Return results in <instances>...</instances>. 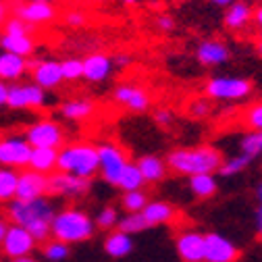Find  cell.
Instances as JSON below:
<instances>
[{"label":"cell","instance_id":"cell-54","mask_svg":"<svg viewBox=\"0 0 262 262\" xmlns=\"http://www.w3.org/2000/svg\"><path fill=\"white\" fill-rule=\"evenodd\" d=\"M90 3H94V0H90Z\"/></svg>","mask_w":262,"mask_h":262},{"label":"cell","instance_id":"cell-22","mask_svg":"<svg viewBox=\"0 0 262 262\" xmlns=\"http://www.w3.org/2000/svg\"><path fill=\"white\" fill-rule=\"evenodd\" d=\"M252 17H254V11L246 0H235L225 13V25L229 29H242Z\"/></svg>","mask_w":262,"mask_h":262},{"label":"cell","instance_id":"cell-32","mask_svg":"<svg viewBox=\"0 0 262 262\" xmlns=\"http://www.w3.org/2000/svg\"><path fill=\"white\" fill-rule=\"evenodd\" d=\"M252 162V156L250 154H239V156H235V158H231V160H227V162H223V167L219 169V173L221 175H237V173H242L248 165Z\"/></svg>","mask_w":262,"mask_h":262},{"label":"cell","instance_id":"cell-34","mask_svg":"<svg viewBox=\"0 0 262 262\" xmlns=\"http://www.w3.org/2000/svg\"><path fill=\"white\" fill-rule=\"evenodd\" d=\"M242 150L244 154H250L252 158L262 152V131H252L242 140Z\"/></svg>","mask_w":262,"mask_h":262},{"label":"cell","instance_id":"cell-1","mask_svg":"<svg viewBox=\"0 0 262 262\" xmlns=\"http://www.w3.org/2000/svg\"><path fill=\"white\" fill-rule=\"evenodd\" d=\"M9 216L15 225L25 227L27 231L34 235L38 242H44L50 233H52V219L54 212L50 208V204L42 198L38 200H17L13 198V202L9 204Z\"/></svg>","mask_w":262,"mask_h":262},{"label":"cell","instance_id":"cell-46","mask_svg":"<svg viewBox=\"0 0 262 262\" xmlns=\"http://www.w3.org/2000/svg\"><path fill=\"white\" fill-rule=\"evenodd\" d=\"M254 21H256V23H258V27L262 29V5H260L256 11H254Z\"/></svg>","mask_w":262,"mask_h":262},{"label":"cell","instance_id":"cell-16","mask_svg":"<svg viewBox=\"0 0 262 262\" xmlns=\"http://www.w3.org/2000/svg\"><path fill=\"white\" fill-rule=\"evenodd\" d=\"M90 189V179L71 175V173H56L48 177V191L58 195H83Z\"/></svg>","mask_w":262,"mask_h":262},{"label":"cell","instance_id":"cell-44","mask_svg":"<svg viewBox=\"0 0 262 262\" xmlns=\"http://www.w3.org/2000/svg\"><path fill=\"white\" fill-rule=\"evenodd\" d=\"M9 92H11V85H7L3 81V85H0V104L3 106H7V102H9Z\"/></svg>","mask_w":262,"mask_h":262},{"label":"cell","instance_id":"cell-37","mask_svg":"<svg viewBox=\"0 0 262 262\" xmlns=\"http://www.w3.org/2000/svg\"><path fill=\"white\" fill-rule=\"evenodd\" d=\"M3 29H5V34H31V31H34V25L23 21L17 15H13L11 19L5 21V27Z\"/></svg>","mask_w":262,"mask_h":262},{"label":"cell","instance_id":"cell-53","mask_svg":"<svg viewBox=\"0 0 262 262\" xmlns=\"http://www.w3.org/2000/svg\"><path fill=\"white\" fill-rule=\"evenodd\" d=\"M260 54H262V42H260Z\"/></svg>","mask_w":262,"mask_h":262},{"label":"cell","instance_id":"cell-14","mask_svg":"<svg viewBox=\"0 0 262 262\" xmlns=\"http://www.w3.org/2000/svg\"><path fill=\"white\" fill-rule=\"evenodd\" d=\"M48 191V177L44 173L38 171H25L19 177V185H17V193L15 198L17 200H38Z\"/></svg>","mask_w":262,"mask_h":262},{"label":"cell","instance_id":"cell-20","mask_svg":"<svg viewBox=\"0 0 262 262\" xmlns=\"http://www.w3.org/2000/svg\"><path fill=\"white\" fill-rule=\"evenodd\" d=\"M0 46H3L5 52L27 56V54L34 52L36 42L29 34H3V38H0Z\"/></svg>","mask_w":262,"mask_h":262},{"label":"cell","instance_id":"cell-52","mask_svg":"<svg viewBox=\"0 0 262 262\" xmlns=\"http://www.w3.org/2000/svg\"><path fill=\"white\" fill-rule=\"evenodd\" d=\"M260 42H262V29H260Z\"/></svg>","mask_w":262,"mask_h":262},{"label":"cell","instance_id":"cell-27","mask_svg":"<svg viewBox=\"0 0 262 262\" xmlns=\"http://www.w3.org/2000/svg\"><path fill=\"white\" fill-rule=\"evenodd\" d=\"M144 183H146V179H144V173L138 167V162H136V165H134V162H129L127 169L123 171V177L119 181V187L123 191H140V187Z\"/></svg>","mask_w":262,"mask_h":262},{"label":"cell","instance_id":"cell-28","mask_svg":"<svg viewBox=\"0 0 262 262\" xmlns=\"http://www.w3.org/2000/svg\"><path fill=\"white\" fill-rule=\"evenodd\" d=\"M117 229L131 235V233H142L144 229H150V223L146 221L144 212H127L123 219H119Z\"/></svg>","mask_w":262,"mask_h":262},{"label":"cell","instance_id":"cell-33","mask_svg":"<svg viewBox=\"0 0 262 262\" xmlns=\"http://www.w3.org/2000/svg\"><path fill=\"white\" fill-rule=\"evenodd\" d=\"M146 195L142 191H125L123 195V208L127 212H142L146 208Z\"/></svg>","mask_w":262,"mask_h":262},{"label":"cell","instance_id":"cell-35","mask_svg":"<svg viewBox=\"0 0 262 262\" xmlns=\"http://www.w3.org/2000/svg\"><path fill=\"white\" fill-rule=\"evenodd\" d=\"M44 256H46L48 260H52V262H56V260H64V258L69 256V244L54 239V242H50V244L44 246Z\"/></svg>","mask_w":262,"mask_h":262},{"label":"cell","instance_id":"cell-12","mask_svg":"<svg viewBox=\"0 0 262 262\" xmlns=\"http://www.w3.org/2000/svg\"><path fill=\"white\" fill-rule=\"evenodd\" d=\"M27 69L34 75V83H38L44 90H52L56 88L64 75H62V64L58 60H36V62H27Z\"/></svg>","mask_w":262,"mask_h":262},{"label":"cell","instance_id":"cell-9","mask_svg":"<svg viewBox=\"0 0 262 262\" xmlns=\"http://www.w3.org/2000/svg\"><path fill=\"white\" fill-rule=\"evenodd\" d=\"M25 140L34 146V148H58L62 146V129L54 123V121H38L34 123L27 134H25Z\"/></svg>","mask_w":262,"mask_h":262},{"label":"cell","instance_id":"cell-48","mask_svg":"<svg viewBox=\"0 0 262 262\" xmlns=\"http://www.w3.org/2000/svg\"><path fill=\"white\" fill-rule=\"evenodd\" d=\"M256 225H258V233L262 235V206L258 208V214H256Z\"/></svg>","mask_w":262,"mask_h":262},{"label":"cell","instance_id":"cell-23","mask_svg":"<svg viewBox=\"0 0 262 262\" xmlns=\"http://www.w3.org/2000/svg\"><path fill=\"white\" fill-rule=\"evenodd\" d=\"M27 69L25 56L13 54V52H3L0 54V75L3 79H19Z\"/></svg>","mask_w":262,"mask_h":262},{"label":"cell","instance_id":"cell-15","mask_svg":"<svg viewBox=\"0 0 262 262\" xmlns=\"http://www.w3.org/2000/svg\"><path fill=\"white\" fill-rule=\"evenodd\" d=\"M177 252L185 262H206V235L185 231L177 237Z\"/></svg>","mask_w":262,"mask_h":262},{"label":"cell","instance_id":"cell-10","mask_svg":"<svg viewBox=\"0 0 262 262\" xmlns=\"http://www.w3.org/2000/svg\"><path fill=\"white\" fill-rule=\"evenodd\" d=\"M34 146L25 138H7L0 144V162L5 167H29Z\"/></svg>","mask_w":262,"mask_h":262},{"label":"cell","instance_id":"cell-26","mask_svg":"<svg viewBox=\"0 0 262 262\" xmlns=\"http://www.w3.org/2000/svg\"><path fill=\"white\" fill-rule=\"evenodd\" d=\"M142 212H144L146 221L150 223V227H152V225L169 223V221L175 216L173 206H171V204H167V202H150Z\"/></svg>","mask_w":262,"mask_h":262},{"label":"cell","instance_id":"cell-4","mask_svg":"<svg viewBox=\"0 0 262 262\" xmlns=\"http://www.w3.org/2000/svg\"><path fill=\"white\" fill-rule=\"evenodd\" d=\"M92 233H94V223L83 210L69 208L54 214L52 219V235L58 242L77 244V242L90 239Z\"/></svg>","mask_w":262,"mask_h":262},{"label":"cell","instance_id":"cell-21","mask_svg":"<svg viewBox=\"0 0 262 262\" xmlns=\"http://www.w3.org/2000/svg\"><path fill=\"white\" fill-rule=\"evenodd\" d=\"M58 148H34L29 160V169L38 173H50L52 169L58 167Z\"/></svg>","mask_w":262,"mask_h":262},{"label":"cell","instance_id":"cell-6","mask_svg":"<svg viewBox=\"0 0 262 262\" xmlns=\"http://www.w3.org/2000/svg\"><path fill=\"white\" fill-rule=\"evenodd\" d=\"M98 152H100V173H102L104 181H108L113 185H119V181L123 177V171L129 165L125 154L113 144H102L100 148H98Z\"/></svg>","mask_w":262,"mask_h":262},{"label":"cell","instance_id":"cell-5","mask_svg":"<svg viewBox=\"0 0 262 262\" xmlns=\"http://www.w3.org/2000/svg\"><path fill=\"white\" fill-rule=\"evenodd\" d=\"M252 92L250 79L244 77H214L206 83V96L214 100H239Z\"/></svg>","mask_w":262,"mask_h":262},{"label":"cell","instance_id":"cell-29","mask_svg":"<svg viewBox=\"0 0 262 262\" xmlns=\"http://www.w3.org/2000/svg\"><path fill=\"white\" fill-rule=\"evenodd\" d=\"M60 113L71 121H81L94 113V104L90 100H69L60 106Z\"/></svg>","mask_w":262,"mask_h":262},{"label":"cell","instance_id":"cell-50","mask_svg":"<svg viewBox=\"0 0 262 262\" xmlns=\"http://www.w3.org/2000/svg\"><path fill=\"white\" fill-rule=\"evenodd\" d=\"M125 5H136V3H140V0H123Z\"/></svg>","mask_w":262,"mask_h":262},{"label":"cell","instance_id":"cell-36","mask_svg":"<svg viewBox=\"0 0 262 262\" xmlns=\"http://www.w3.org/2000/svg\"><path fill=\"white\" fill-rule=\"evenodd\" d=\"M60 64H62L64 79L75 81V79L83 77V60H79V58H67V60H62Z\"/></svg>","mask_w":262,"mask_h":262},{"label":"cell","instance_id":"cell-3","mask_svg":"<svg viewBox=\"0 0 262 262\" xmlns=\"http://www.w3.org/2000/svg\"><path fill=\"white\" fill-rule=\"evenodd\" d=\"M58 169L62 173H71L83 179H90L100 169V152L88 144H73L60 148L58 152Z\"/></svg>","mask_w":262,"mask_h":262},{"label":"cell","instance_id":"cell-39","mask_svg":"<svg viewBox=\"0 0 262 262\" xmlns=\"http://www.w3.org/2000/svg\"><path fill=\"white\" fill-rule=\"evenodd\" d=\"M246 121H248V125H250L254 131H262V102H260V104H254V106L248 111Z\"/></svg>","mask_w":262,"mask_h":262},{"label":"cell","instance_id":"cell-18","mask_svg":"<svg viewBox=\"0 0 262 262\" xmlns=\"http://www.w3.org/2000/svg\"><path fill=\"white\" fill-rule=\"evenodd\" d=\"M111 67H113V62L106 54L94 52L88 58H83V77L88 81H94V83L104 81L111 73Z\"/></svg>","mask_w":262,"mask_h":262},{"label":"cell","instance_id":"cell-45","mask_svg":"<svg viewBox=\"0 0 262 262\" xmlns=\"http://www.w3.org/2000/svg\"><path fill=\"white\" fill-rule=\"evenodd\" d=\"M113 62L117 64V67H127V64H131V56L129 54H117L113 58Z\"/></svg>","mask_w":262,"mask_h":262},{"label":"cell","instance_id":"cell-11","mask_svg":"<svg viewBox=\"0 0 262 262\" xmlns=\"http://www.w3.org/2000/svg\"><path fill=\"white\" fill-rule=\"evenodd\" d=\"M13 13L31 25L48 23L56 15L54 5L50 0H19V3H15V7H13Z\"/></svg>","mask_w":262,"mask_h":262},{"label":"cell","instance_id":"cell-47","mask_svg":"<svg viewBox=\"0 0 262 262\" xmlns=\"http://www.w3.org/2000/svg\"><path fill=\"white\" fill-rule=\"evenodd\" d=\"M210 3L212 5H219V7H231L235 0H210Z\"/></svg>","mask_w":262,"mask_h":262},{"label":"cell","instance_id":"cell-31","mask_svg":"<svg viewBox=\"0 0 262 262\" xmlns=\"http://www.w3.org/2000/svg\"><path fill=\"white\" fill-rule=\"evenodd\" d=\"M19 177H21L19 173H15L13 169H7V167L0 171V198H3V202H9L11 198H15Z\"/></svg>","mask_w":262,"mask_h":262},{"label":"cell","instance_id":"cell-19","mask_svg":"<svg viewBox=\"0 0 262 262\" xmlns=\"http://www.w3.org/2000/svg\"><path fill=\"white\" fill-rule=\"evenodd\" d=\"M195 56H198L200 64H204V67H214V64H223L229 58V48L219 40H204L198 46Z\"/></svg>","mask_w":262,"mask_h":262},{"label":"cell","instance_id":"cell-41","mask_svg":"<svg viewBox=\"0 0 262 262\" xmlns=\"http://www.w3.org/2000/svg\"><path fill=\"white\" fill-rule=\"evenodd\" d=\"M64 21H67L69 25H73V27H81L85 23V15L81 11H69L67 15H64Z\"/></svg>","mask_w":262,"mask_h":262},{"label":"cell","instance_id":"cell-13","mask_svg":"<svg viewBox=\"0 0 262 262\" xmlns=\"http://www.w3.org/2000/svg\"><path fill=\"white\" fill-rule=\"evenodd\" d=\"M239 248L219 233H206V262H235L239 260Z\"/></svg>","mask_w":262,"mask_h":262},{"label":"cell","instance_id":"cell-40","mask_svg":"<svg viewBox=\"0 0 262 262\" xmlns=\"http://www.w3.org/2000/svg\"><path fill=\"white\" fill-rule=\"evenodd\" d=\"M210 100H206V98H198V100H193L189 104V115L191 117H206L210 115Z\"/></svg>","mask_w":262,"mask_h":262},{"label":"cell","instance_id":"cell-38","mask_svg":"<svg viewBox=\"0 0 262 262\" xmlns=\"http://www.w3.org/2000/svg\"><path fill=\"white\" fill-rule=\"evenodd\" d=\"M96 223H98V227H102V229H111V227L119 225L117 210H115L113 206L102 208V210H100V214H98V219H96Z\"/></svg>","mask_w":262,"mask_h":262},{"label":"cell","instance_id":"cell-24","mask_svg":"<svg viewBox=\"0 0 262 262\" xmlns=\"http://www.w3.org/2000/svg\"><path fill=\"white\" fill-rule=\"evenodd\" d=\"M104 250L108 256L113 258H123L127 254H131L134 250V242H131V235L129 233H123V231H115L106 237L104 242Z\"/></svg>","mask_w":262,"mask_h":262},{"label":"cell","instance_id":"cell-7","mask_svg":"<svg viewBox=\"0 0 262 262\" xmlns=\"http://www.w3.org/2000/svg\"><path fill=\"white\" fill-rule=\"evenodd\" d=\"M46 102L44 88L38 83H13L9 92V102L11 108H40Z\"/></svg>","mask_w":262,"mask_h":262},{"label":"cell","instance_id":"cell-30","mask_svg":"<svg viewBox=\"0 0 262 262\" xmlns=\"http://www.w3.org/2000/svg\"><path fill=\"white\" fill-rule=\"evenodd\" d=\"M189 187L198 198H208V195H212L216 191V179L212 173L193 175V177H189Z\"/></svg>","mask_w":262,"mask_h":262},{"label":"cell","instance_id":"cell-17","mask_svg":"<svg viewBox=\"0 0 262 262\" xmlns=\"http://www.w3.org/2000/svg\"><path fill=\"white\" fill-rule=\"evenodd\" d=\"M113 96H115L117 102L125 104V106L131 108V111H146V108L150 106L148 94H146L142 88H138V85H129V83L119 85Z\"/></svg>","mask_w":262,"mask_h":262},{"label":"cell","instance_id":"cell-25","mask_svg":"<svg viewBox=\"0 0 262 262\" xmlns=\"http://www.w3.org/2000/svg\"><path fill=\"white\" fill-rule=\"evenodd\" d=\"M138 167L140 171L144 173V179L146 181H160L165 179V173H167V162H162L158 156H142L138 160Z\"/></svg>","mask_w":262,"mask_h":262},{"label":"cell","instance_id":"cell-8","mask_svg":"<svg viewBox=\"0 0 262 262\" xmlns=\"http://www.w3.org/2000/svg\"><path fill=\"white\" fill-rule=\"evenodd\" d=\"M36 244H38V239L31 235L25 227L13 223L9 227V233L3 239V252L9 258H21V256H29L34 252Z\"/></svg>","mask_w":262,"mask_h":262},{"label":"cell","instance_id":"cell-43","mask_svg":"<svg viewBox=\"0 0 262 262\" xmlns=\"http://www.w3.org/2000/svg\"><path fill=\"white\" fill-rule=\"evenodd\" d=\"M156 25H158V29H162V31H171V29L175 27V19L169 17V15H160V17L156 19Z\"/></svg>","mask_w":262,"mask_h":262},{"label":"cell","instance_id":"cell-49","mask_svg":"<svg viewBox=\"0 0 262 262\" xmlns=\"http://www.w3.org/2000/svg\"><path fill=\"white\" fill-rule=\"evenodd\" d=\"M11 262H38V260L31 256H21V258H11Z\"/></svg>","mask_w":262,"mask_h":262},{"label":"cell","instance_id":"cell-2","mask_svg":"<svg viewBox=\"0 0 262 262\" xmlns=\"http://www.w3.org/2000/svg\"><path fill=\"white\" fill-rule=\"evenodd\" d=\"M223 156L216 148L212 146H200V148H179L169 152L167 165L183 175H206V173H216L223 167Z\"/></svg>","mask_w":262,"mask_h":262},{"label":"cell","instance_id":"cell-51","mask_svg":"<svg viewBox=\"0 0 262 262\" xmlns=\"http://www.w3.org/2000/svg\"><path fill=\"white\" fill-rule=\"evenodd\" d=\"M258 198H260V202H262V185L258 187Z\"/></svg>","mask_w":262,"mask_h":262},{"label":"cell","instance_id":"cell-42","mask_svg":"<svg viewBox=\"0 0 262 262\" xmlns=\"http://www.w3.org/2000/svg\"><path fill=\"white\" fill-rule=\"evenodd\" d=\"M154 121H156L158 125H162V127H169L171 121H173V115H171V111H167V108H158V111L154 113Z\"/></svg>","mask_w":262,"mask_h":262}]
</instances>
